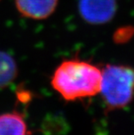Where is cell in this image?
I'll return each mask as SVG.
<instances>
[{
    "label": "cell",
    "mask_w": 134,
    "mask_h": 135,
    "mask_svg": "<svg viewBox=\"0 0 134 135\" xmlns=\"http://www.w3.org/2000/svg\"><path fill=\"white\" fill-rule=\"evenodd\" d=\"M102 71L80 60H66L58 65L52 78V85L67 101L87 99L100 93Z\"/></svg>",
    "instance_id": "1"
},
{
    "label": "cell",
    "mask_w": 134,
    "mask_h": 135,
    "mask_svg": "<svg viewBox=\"0 0 134 135\" xmlns=\"http://www.w3.org/2000/svg\"><path fill=\"white\" fill-rule=\"evenodd\" d=\"M100 93L108 111L127 106L134 97V69L108 65L102 70Z\"/></svg>",
    "instance_id": "2"
},
{
    "label": "cell",
    "mask_w": 134,
    "mask_h": 135,
    "mask_svg": "<svg viewBox=\"0 0 134 135\" xmlns=\"http://www.w3.org/2000/svg\"><path fill=\"white\" fill-rule=\"evenodd\" d=\"M79 12L85 21L93 25L105 24L116 12V0H79Z\"/></svg>",
    "instance_id": "3"
},
{
    "label": "cell",
    "mask_w": 134,
    "mask_h": 135,
    "mask_svg": "<svg viewBox=\"0 0 134 135\" xmlns=\"http://www.w3.org/2000/svg\"><path fill=\"white\" fill-rule=\"evenodd\" d=\"M18 11L25 18L44 19L53 13L58 0H15Z\"/></svg>",
    "instance_id": "4"
},
{
    "label": "cell",
    "mask_w": 134,
    "mask_h": 135,
    "mask_svg": "<svg viewBox=\"0 0 134 135\" xmlns=\"http://www.w3.org/2000/svg\"><path fill=\"white\" fill-rule=\"evenodd\" d=\"M0 135H28L26 122L18 112L0 115Z\"/></svg>",
    "instance_id": "5"
},
{
    "label": "cell",
    "mask_w": 134,
    "mask_h": 135,
    "mask_svg": "<svg viewBox=\"0 0 134 135\" xmlns=\"http://www.w3.org/2000/svg\"><path fill=\"white\" fill-rule=\"evenodd\" d=\"M18 75V67L14 59L6 52L0 51V89L10 85Z\"/></svg>",
    "instance_id": "6"
}]
</instances>
